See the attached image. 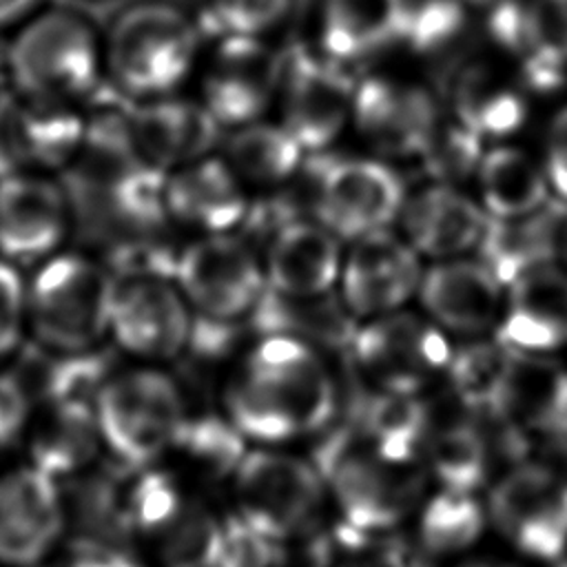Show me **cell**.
<instances>
[{
  "mask_svg": "<svg viewBox=\"0 0 567 567\" xmlns=\"http://www.w3.org/2000/svg\"><path fill=\"white\" fill-rule=\"evenodd\" d=\"M337 383L323 352L284 334H261L224 394L226 419L266 445L317 434L337 414Z\"/></svg>",
  "mask_w": 567,
  "mask_h": 567,
  "instance_id": "cell-1",
  "label": "cell"
},
{
  "mask_svg": "<svg viewBox=\"0 0 567 567\" xmlns=\"http://www.w3.org/2000/svg\"><path fill=\"white\" fill-rule=\"evenodd\" d=\"M117 275L100 257L62 248L27 277V337L49 354L97 350L109 339Z\"/></svg>",
  "mask_w": 567,
  "mask_h": 567,
  "instance_id": "cell-2",
  "label": "cell"
},
{
  "mask_svg": "<svg viewBox=\"0 0 567 567\" xmlns=\"http://www.w3.org/2000/svg\"><path fill=\"white\" fill-rule=\"evenodd\" d=\"M7 71L20 97L84 102L104 80L102 31L75 7L42 4L13 29Z\"/></svg>",
  "mask_w": 567,
  "mask_h": 567,
  "instance_id": "cell-3",
  "label": "cell"
},
{
  "mask_svg": "<svg viewBox=\"0 0 567 567\" xmlns=\"http://www.w3.org/2000/svg\"><path fill=\"white\" fill-rule=\"evenodd\" d=\"M104 78L128 100L173 95L199 53V24L166 0H137L102 31Z\"/></svg>",
  "mask_w": 567,
  "mask_h": 567,
  "instance_id": "cell-4",
  "label": "cell"
},
{
  "mask_svg": "<svg viewBox=\"0 0 567 567\" xmlns=\"http://www.w3.org/2000/svg\"><path fill=\"white\" fill-rule=\"evenodd\" d=\"M93 412L104 454L126 470L148 467L173 450L188 419L179 383L155 363L111 370Z\"/></svg>",
  "mask_w": 567,
  "mask_h": 567,
  "instance_id": "cell-5",
  "label": "cell"
},
{
  "mask_svg": "<svg viewBox=\"0 0 567 567\" xmlns=\"http://www.w3.org/2000/svg\"><path fill=\"white\" fill-rule=\"evenodd\" d=\"M312 463L332 492L346 525L388 532L414 505L421 489L416 474L392 463L354 427L332 430L315 450Z\"/></svg>",
  "mask_w": 567,
  "mask_h": 567,
  "instance_id": "cell-6",
  "label": "cell"
},
{
  "mask_svg": "<svg viewBox=\"0 0 567 567\" xmlns=\"http://www.w3.org/2000/svg\"><path fill=\"white\" fill-rule=\"evenodd\" d=\"M361 377L381 392L421 394L445 377L454 348L423 312H396L359 321L346 350Z\"/></svg>",
  "mask_w": 567,
  "mask_h": 567,
  "instance_id": "cell-7",
  "label": "cell"
},
{
  "mask_svg": "<svg viewBox=\"0 0 567 567\" xmlns=\"http://www.w3.org/2000/svg\"><path fill=\"white\" fill-rule=\"evenodd\" d=\"M115 275L109 339L140 363L177 359L190 346L195 312L173 275L153 268H126Z\"/></svg>",
  "mask_w": 567,
  "mask_h": 567,
  "instance_id": "cell-8",
  "label": "cell"
},
{
  "mask_svg": "<svg viewBox=\"0 0 567 567\" xmlns=\"http://www.w3.org/2000/svg\"><path fill=\"white\" fill-rule=\"evenodd\" d=\"M193 312L204 321L250 319L266 292L264 261L255 248L233 235H199L173 259L171 270Z\"/></svg>",
  "mask_w": 567,
  "mask_h": 567,
  "instance_id": "cell-9",
  "label": "cell"
},
{
  "mask_svg": "<svg viewBox=\"0 0 567 567\" xmlns=\"http://www.w3.org/2000/svg\"><path fill=\"white\" fill-rule=\"evenodd\" d=\"M354 82L326 53L292 47L279 53V124L306 153H321L337 142L352 120Z\"/></svg>",
  "mask_w": 567,
  "mask_h": 567,
  "instance_id": "cell-10",
  "label": "cell"
},
{
  "mask_svg": "<svg viewBox=\"0 0 567 567\" xmlns=\"http://www.w3.org/2000/svg\"><path fill=\"white\" fill-rule=\"evenodd\" d=\"M405 197L401 175L381 157L328 159L312 184V219L354 241L399 221Z\"/></svg>",
  "mask_w": 567,
  "mask_h": 567,
  "instance_id": "cell-11",
  "label": "cell"
},
{
  "mask_svg": "<svg viewBox=\"0 0 567 567\" xmlns=\"http://www.w3.org/2000/svg\"><path fill=\"white\" fill-rule=\"evenodd\" d=\"M233 476L237 514L279 540L303 532L323 501V481L315 463L288 452L250 450Z\"/></svg>",
  "mask_w": 567,
  "mask_h": 567,
  "instance_id": "cell-12",
  "label": "cell"
},
{
  "mask_svg": "<svg viewBox=\"0 0 567 567\" xmlns=\"http://www.w3.org/2000/svg\"><path fill=\"white\" fill-rule=\"evenodd\" d=\"M489 514L525 556L560 560L567 551V472L549 463H518L492 487Z\"/></svg>",
  "mask_w": 567,
  "mask_h": 567,
  "instance_id": "cell-13",
  "label": "cell"
},
{
  "mask_svg": "<svg viewBox=\"0 0 567 567\" xmlns=\"http://www.w3.org/2000/svg\"><path fill=\"white\" fill-rule=\"evenodd\" d=\"M73 202L58 175L13 166L0 175V257L35 266L66 248Z\"/></svg>",
  "mask_w": 567,
  "mask_h": 567,
  "instance_id": "cell-14",
  "label": "cell"
},
{
  "mask_svg": "<svg viewBox=\"0 0 567 567\" xmlns=\"http://www.w3.org/2000/svg\"><path fill=\"white\" fill-rule=\"evenodd\" d=\"M66 538L62 485L27 461L0 470V567H38Z\"/></svg>",
  "mask_w": 567,
  "mask_h": 567,
  "instance_id": "cell-15",
  "label": "cell"
},
{
  "mask_svg": "<svg viewBox=\"0 0 567 567\" xmlns=\"http://www.w3.org/2000/svg\"><path fill=\"white\" fill-rule=\"evenodd\" d=\"M441 122L436 97L416 82L372 75L354 86L350 124L385 159H421Z\"/></svg>",
  "mask_w": 567,
  "mask_h": 567,
  "instance_id": "cell-16",
  "label": "cell"
},
{
  "mask_svg": "<svg viewBox=\"0 0 567 567\" xmlns=\"http://www.w3.org/2000/svg\"><path fill=\"white\" fill-rule=\"evenodd\" d=\"M279 53L264 38L219 35L204 69L199 102L219 126H244L266 115L277 97Z\"/></svg>",
  "mask_w": 567,
  "mask_h": 567,
  "instance_id": "cell-17",
  "label": "cell"
},
{
  "mask_svg": "<svg viewBox=\"0 0 567 567\" xmlns=\"http://www.w3.org/2000/svg\"><path fill=\"white\" fill-rule=\"evenodd\" d=\"M421 255L392 228L350 241L339 275V299L352 319L368 321L396 312L416 297Z\"/></svg>",
  "mask_w": 567,
  "mask_h": 567,
  "instance_id": "cell-18",
  "label": "cell"
},
{
  "mask_svg": "<svg viewBox=\"0 0 567 567\" xmlns=\"http://www.w3.org/2000/svg\"><path fill=\"white\" fill-rule=\"evenodd\" d=\"M416 299L421 312L443 332L478 339L496 330L505 286L478 257L465 255L423 268Z\"/></svg>",
  "mask_w": 567,
  "mask_h": 567,
  "instance_id": "cell-19",
  "label": "cell"
},
{
  "mask_svg": "<svg viewBox=\"0 0 567 567\" xmlns=\"http://www.w3.org/2000/svg\"><path fill=\"white\" fill-rule=\"evenodd\" d=\"M126 128L133 153L162 173L213 155L221 131L199 100L175 95L128 100Z\"/></svg>",
  "mask_w": 567,
  "mask_h": 567,
  "instance_id": "cell-20",
  "label": "cell"
},
{
  "mask_svg": "<svg viewBox=\"0 0 567 567\" xmlns=\"http://www.w3.org/2000/svg\"><path fill=\"white\" fill-rule=\"evenodd\" d=\"M20 447L22 461L60 485L93 472L104 454L93 401L35 399Z\"/></svg>",
  "mask_w": 567,
  "mask_h": 567,
  "instance_id": "cell-21",
  "label": "cell"
},
{
  "mask_svg": "<svg viewBox=\"0 0 567 567\" xmlns=\"http://www.w3.org/2000/svg\"><path fill=\"white\" fill-rule=\"evenodd\" d=\"M496 339L527 354H547L567 346V268L536 266L505 286Z\"/></svg>",
  "mask_w": 567,
  "mask_h": 567,
  "instance_id": "cell-22",
  "label": "cell"
},
{
  "mask_svg": "<svg viewBox=\"0 0 567 567\" xmlns=\"http://www.w3.org/2000/svg\"><path fill=\"white\" fill-rule=\"evenodd\" d=\"M399 224L401 235L421 257L441 261L476 250L489 217L478 199L458 186L430 182L405 197Z\"/></svg>",
  "mask_w": 567,
  "mask_h": 567,
  "instance_id": "cell-23",
  "label": "cell"
},
{
  "mask_svg": "<svg viewBox=\"0 0 567 567\" xmlns=\"http://www.w3.org/2000/svg\"><path fill=\"white\" fill-rule=\"evenodd\" d=\"M4 144L20 168L53 175L78 168L86 144V106L20 97L4 120Z\"/></svg>",
  "mask_w": 567,
  "mask_h": 567,
  "instance_id": "cell-24",
  "label": "cell"
},
{
  "mask_svg": "<svg viewBox=\"0 0 567 567\" xmlns=\"http://www.w3.org/2000/svg\"><path fill=\"white\" fill-rule=\"evenodd\" d=\"M261 261L266 288L288 297H321L339 284L343 248L317 219L290 217L272 230Z\"/></svg>",
  "mask_w": 567,
  "mask_h": 567,
  "instance_id": "cell-25",
  "label": "cell"
},
{
  "mask_svg": "<svg viewBox=\"0 0 567 567\" xmlns=\"http://www.w3.org/2000/svg\"><path fill=\"white\" fill-rule=\"evenodd\" d=\"M164 206L168 221L199 235L233 233L248 215L244 182L224 157L215 155L166 173Z\"/></svg>",
  "mask_w": 567,
  "mask_h": 567,
  "instance_id": "cell-26",
  "label": "cell"
},
{
  "mask_svg": "<svg viewBox=\"0 0 567 567\" xmlns=\"http://www.w3.org/2000/svg\"><path fill=\"white\" fill-rule=\"evenodd\" d=\"M452 120L485 140L518 131L527 117L520 89L492 62L465 60L450 78Z\"/></svg>",
  "mask_w": 567,
  "mask_h": 567,
  "instance_id": "cell-27",
  "label": "cell"
},
{
  "mask_svg": "<svg viewBox=\"0 0 567 567\" xmlns=\"http://www.w3.org/2000/svg\"><path fill=\"white\" fill-rule=\"evenodd\" d=\"M408 0H323L321 53L348 64L401 40Z\"/></svg>",
  "mask_w": 567,
  "mask_h": 567,
  "instance_id": "cell-28",
  "label": "cell"
},
{
  "mask_svg": "<svg viewBox=\"0 0 567 567\" xmlns=\"http://www.w3.org/2000/svg\"><path fill=\"white\" fill-rule=\"evenodd\" d=\"M478 204L489 219H516L549 204V179L525 148L494 144L483 151L474 173Z\"/></svg>",
  "mask_w": 567,
  "mask_h": 567,
  "instance_id": "cell-29",
  "label": "cell"
},
{
  "mask_svg": "<svg viewBox=\"0 0 567 567\" xmlns=\"http://www.w3.org/2000/svg\"><path fill=\"white\" fill-rule=\"evenodd\" d=\"M565 206H543L516 219H489L476 248L478 259L503 281L512 284L523 272L558 259V235Z\"/></svg>",
  "mask_w": 567,
  "mask_h": 567,
  "instance_id": "cell-30",
  "label": "cell"
},
{
  "mask_svg": "<svg viewBox=\"0 0 567 567\" xmlns=\"http://www.w3.org/2000/svg\"><path fill=\"white\" fill-rule=\"evenodd\" d=\"M250 321L261 334H284L323 350H348L357 321L339 297H288L270 288L261 295Z\"/></svg>",
  "mask_w": 567,
  "mask_h": 567,
  "instance_id": "cell-31",
  "label": "cell"
},
{
  "mask_svg": "<svg viewBox=\"0 0 567 567\" xmlns=\"http://www.w3.org/2000/svg\"><path fill=\"white\" fill-rule=\"evenodd\" d=\"M354 427L392 463H410L423 450L432 427L430 408L419 394L374 390L354 414Z\"/></svg>",
  "mask_w": 567,
  "mask_h": 567,
  "instance_id": "cell-32",
  "label": "cell"
},
{
  "mask_svg": "<svg viewBox=\"0 0 567 567\" xmlns=\"http://www.w3.org/2000/svg\"><path fill=\"white\" fill-rule=\"evenodd\" d=\"M303 155L301 144L279 122L257 120L233 128L221 157L244 186L275 188L297 175Z\"/></svg>",
  "mask_w": 567,
  "mask_h": 567,
  "instance_id": "cell-33",
  "label": "cell"
},
{
  "mask_svg": "<svg viewBox=\"0 0 567 567\" xmlns=\"http://www.w3.org/2000/svg\"><path fill=\"white\" fill-rule=\"evenodd\" d=\"M443 489L474 494L487 478L489 445L472 419H450L430 427L423 445Z\"/></svg>",
  "mask_w": 567,
  "mask_h": 567,
  "instance_id": "cell-34",
  "label": "cell"
},
{
  "mask_svg": "<svg viewBox=\"0 0 567 567\" xmlns=\"http://www.w3.org/2000/svg\"><path fill=\"white\" fill-rule=\"evenodd\" d=\"M155 538L164 567H217L224 523L204 505L184 501Z\"/></svg>",
  "mask_w": 567,
  "mask_h": 567,
  "instance_id": "cell-35",
  "label": "cell"
},
{
  "mask_svg": "<svg viewBox=\"0 0 567 567\" xmlns=\"http://www.w3.org/2000/svg\"><path fill=\"white\" fill-rule=\"evenodd\" d=\"M507 354L509 350L498 339L492 343L472 339L465 348L454 350L445 379L456 399L474 414L492 416Z\"/></svg>",
  "mask_w": 567,
  "mask_h": 567,
  "instance_id": "cell-36",
  "label": "cell"
},
{
  "mask_svg": "<svg viewBox=\"0 0 567 567\" xmlns=\"http://www.w3.org/2000/svg\"><path fill=\"white\" fill-rule=\"evenodd\" d=\"M485 527V512L472 494L439 492L423 509L419 536L432 554H456L474 545Z\"/></svg>",
  "mask_w": 567,
  "mask_h": 567,
  "instance_id": "cell-37",
  "label": "cell"
},
{
  "mask_svg": "<svg viewBox=\"0 0 567 567\" xmlns=\"http://www.w3.org/2000/svg\"><path fill=\"white\" fill-rule=\"evenodd\" d=\"M175 450L184 452L204 472L217 476L233 474L246 454L244 436L233 427L228 419L217 416H188L175 441Z\"/></svg>",
  "mask_w": 567,
  "mask_h": 567,
  "instance_id": "cell-38",
  "label": "cell"
},
{
  "mask_svg": "<svg viewBox=\"0 0 567 567\" xmlns=\"http://www.w3.org/2000/svg\"><path fill=\"white\" fill-rule=\"evenodd\" d=\"M467 27V11L461 0L408 2L401 40L423 55H441L452 49Z\"/></svg>",
  "mask_w": 567,
  "mask_h": 567,
  "instance_id": "cell-39",
  "label": "cell"
},
{
  "mask_svg": "<svg viewBox=\"0 0 567 567\" xmlns=\"http://www.w3.org/2000/svg\"><path fill=\"white\" fill-rule=\"evenodd\" d=\"M292 0H204L202 24L219 35L264 38L290 13Z\"/></svg>",
  "mask_w": 567,
  "mask_h": 567,
  "instance_id": "cell-40",
  "label": "cell"
},
{
  "mask_svg": "<svg viewBox=\"0 0 567 567\" xmlns=\"http://www.w3.org/2000/svg\"><path fill=\"white\" fill-rule=\"evenodd\" d=\"M485 144L478 135L461 126L456 120L441 122L427 151L421 155L432 182L456 186L465 177H474Z\"/></svg>",
  "mask_w": 567,
  "mask_h": 567,
  "instance_id": "cell-41",
  "label": "cell"
},
{
  "mask_svg": "<svg viewBox=\"0 0 567 567\" xmlns=\"http://www.w3.org/2000/svg\"><path fill=\"white\" fill-rule=\"evenodd\" d=\"M332 538L354 567H423L403 538L385 532H363L339 523Z\"/></svg>",
  "mask_w": 567,
  "mask_h": 567,
  "instance_id": "cell-42",
  "label": "cell"
},
{
  "mask_svg": "<svg viewBox=\"0 0 567 567\" xmlns=\"http://www.w3.org/2000/svg\"><path fill=\"white\" fill-rule=\"evenodd\" d=\"M284 558V540L257 529L241 514L224 520L217 567H281Z\"/></svg>",
  "mask_w": 567,
  "mask_h": 567,
  "instance_id": "cell-43",
  "label": "cell"
},
{
  "mask_svg": "<svg viewBox=\"0 0 567 567\" xmlns=\"http://www.w3.org/2000/svg\"><path fill=\"white\" fill-rule=\"evenodd\" d=\"M27 277L0 257V363H4L27 337Z\"/></svg>",
  "mask_w": 567,
  "mask_h": 567,
  "instance_id": "cell-44",
  "label": "cell"
},
{
  "mask_svg": "<svg viewBox=\"0 0 567 567\" xmlns=\"http://www.w3.org/2000/svg\"><path fill=\"white\" fill-rule=\"evenodd\" d=\"M33 405L35 396L29 385L0 368V452L22 443Z\"/></svg>",
  "mask_w": 567,
  "mask_h": 567,
  "instance_id": "cell-45",
  "label": "cell"
},
{
  "mask_svg": "<svg viewBox=\"0 0 567 567\" xmlns=\"http://www.w3.org/2000/svg\"><path fill=\"white\" fill-rule=\"evenodd\" d=\"M38 567H144V563L133 554V547L66 538V543Z\"/></svg>",
  "mask_w": 567,
  "mask_h": 567,
  "instance_id": "cell-46",
  "label": "cell"
},
{
  "mask_svg": "<svg viewBox=\"0 0 567 567\" xmlns=\"http://www.w3.org/2000/svg\"><path fill=\"white\" fill-rule=\"evenodd\" d=\"M543 168L547 173L549 188L567 202V106H563L549 122Z\"/></svg>",
  "mask_w": 567,
  "mask_h": 567,
  "instance_id": "cell-47",
  "label": "cell"
},
{
  "mask_svg": "<svg viewBox=\"0 0 567 567\" xmlns=\"http://www.w3.org/2000/svg\"><path fill=\"white\" fill-rule=\"evenodd\" d=\"M310 567H354L334 538H319L310 547Z\"/></svg>",
  "mask_w": 567,
  "mask_h": 567,
  "instance_id": "cell-48",
  "label": "cell"
},
{
  "mask_svg": "<svg viewBox=\"0 0 567 567\" xmlns=\"http://www.w3.org/2000/svg\"><path fill=\"white\" fill-rule=\"evenodd\" d=\"M40 7L42 0H0V31L16 29Z\"/></svg>",
  "mask_w": 567,
  "mask_h": 567,
  "instance_id": "cell-49",
  "label": "cell"
},
{
  "mask_svg": "<svg viewBox=\"0 0 567 567\" xmlns=\"http://www.w3.org/2000/svg\"><path fill=\"white\" fill-rule=\"evenodd\" d=\"M558 259H563L565 268H567V210H565V217L560 224V235H558Z\"/></svg>",
  "mask_w": 567,
  "mask_h": 567,
  "instance_id": "cell-50",
  "label": "cell"
},
{
  "mask_svg": "<svg viewBox=\"0 0 567 567\" xmlns=\"http://www.w3.org/2000/svg\"><path fill=\"white\" fill-rule=\"evenodd\" d=\"M458 567H507V565H496V563H481V560H474V563H465V565H458Z\"/></svg>",
  "mask_w": 567,
  "mask_h": 567,
  "instance_id": "cell-51",
  "label": "cell"
},
{
  "mask_svg": "<svg viewBox=\"0 0 567 567\" xmlns=\"http://www.w3.org/2000/svg\"><path fill=\"white\" fill-rule=\"evenodd\" d=\"M423 567H425V565H423Z\"/></svg>",
  "mask_w": 567,
  "mask_h": 567,
  "instance_id": "cell-52",
  "label": "cell"
}]
</instances>
